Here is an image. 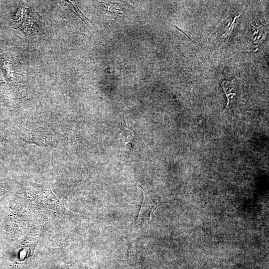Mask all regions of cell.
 <instances>
[{
  "instance_id": "277c9868",
  "label": "cell",
  "mask_w": 269,
  "mask_h": 269,
  "mask_svg": "<svg viewBox=\"0 0 269 269\" xmlns=\"http://www.w3.org/2000/svg\"><path fill=\"white\" fill-rule=\"evenodd\" d=\"M62 3L69 7L71 10L78 17L79 20L83 22H86L89 20L81 12L77 5L72 1H62Z\"/></svg>"
},
{
  "instance_id": "3957f363",
  "label": "cell",
  "mask_w": 269,
  "mask_h": 269,
  "mask_svg": "<svg viewBox=\"0 0 269 269\" xmlns=\"http://www.w3.org/2000/svg\"><path fill=\"white\" fill-rule=\"evenodd\" d=\"M221 86L226 95L227 99L226 108L228 107L239 93V81L237 78L232 80H224L221 83Z\"/></svg>"
},
{
  "instance_id": "7a4b0ae2",
  "label": "cell",
  "mask_w": 269,
  "mask_h": 269,
  "mask_svg": "<svg viewBox=\"0 0 269 269\" xmlns=\"http://www.w3.org/2000/svg\"><path fill=\"white\" fill-rule=\"evenodd\" d=\"M141 188L144 193L143 200L135 223V224H139V223L149 224L151 214L160 205L164 203H160L153 199L148 194L146 191L144 190L142 187Z\"/></svg>"
},
{
  "instance_id": "5b68a950",
  "label": "cell",
  "mask_w": 269,
  "mask_h": 269,
  "mask_svg": "<svg viewBox=\"0 0 269 269\" xmlns=\"http://www.w3.org/2000/svg\"><path fill=\"white\" fill-rule=\"evenodd\" d=\"M2 68L5 72L6 78L11 82H13L14 78V72L12 65L10 61L6 60L2 61Z\"/></svg>"
},
{
  "instance_id": "6da1fadb",
  "label": "cell",
  "mask_w": 269,
  "mask_h": 269,
  "mask_svg": "<svg viewBox=\"0 0 269 269\" xmlns=\"http://www.w3.org/2000/svg\"><path fill=\"white\" fill-rule=\"evenodd\" d=\"M128 248V261L130 264H141L145 257L144 245L140 239L123 240Z\"/></svg>"
}]
</instances>
